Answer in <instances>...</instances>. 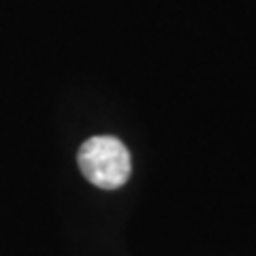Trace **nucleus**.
I'll use <instances>...</instances> for the list:
<instances>
[{
    "mask_svg": "<svg viewBox=\"0 0 256 256\" xmlns=\"http://www.w3.org/2000/svg\"><path fill=\"white\" fill-rule=\"evenodd\" d=\"M77 164L84 178L102 190L122 188L130 178V154L122 141L109 134L88 139L77 152Z\"/></svg>",
    "mask_w": 256,
    "mask_h": 256,
    "instance_id": "1",
    "label": "nucleus"
}]
</instances>
